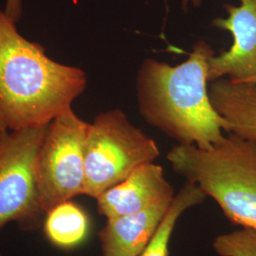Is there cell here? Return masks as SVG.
I'll list each match as a JSON object with an SVG mask.
<instances>
[{"label":"cell","instance_id":"15","mask_svg":"<svg viewBox=\"0 0 256 256\" xmlns=\"http://www.w3.org/2000/svg\"><path fill=\"white\" fill-rule=\"evenodd\" d=\"M202 0H182V8L184 10L188 9L189 7L192 8H198L202 5Z\"/></svg>","mask_w":256,"mask_h":256},{"label":"cell","instance_id":"12","mask_svg":"<svg viewBox=\"0 0 256 256\" xmlns=\"http://www.w3.org/2000/svg\"><path fill=\"white\" fill-rule=\"evenodd\" d=\"M208 196L192 182L185 183L176 194L173 202L155 236L146 250L138 256H169V246L176 222L185 212L198 206Z\"/></svg>","mask_w":256,"mask_h":256},{"label":"cell","instance_id":"2","mask_svg":"<svg viewBox=\"0 0 256 256\" xmlns=\"http://www.w3.org/2000/svg\"><path fill=\"white\" fill-rule=\"evenodd\" d=\"M212 55L210 44L198 41L180 64L146 58L138 70L136 97L140 116L178 144L207 149L225 137L226 122L214 108L208 86Z\"/></svg>","mask_w":256,"mask_h":256},{"label":"cell","instance_id":"13","mask_svg":"<svg viewBox=\"0 0 256 256\" xmlns=\"http://www.w3.org/2000/svg\"><path fill=\"white\" fill-rule=\"evenodd\" d=\"M220 256H256V229H241L218 236L212 242Z\"/></svg>","mask_w":256,"mask_h":256},{"label":"cell","instance_id":"8","mask_svg":"<svg viewBox=\"0 0 256 256\" xmlns=\"http://www.w3.org/2000/svg\"><path fill=\"white\" fill-rule=\"evenodd\" d=\"M174 188L166 180L162 166L150 162L96 198L98 212L106 220L144 210L174 200Z\"/></svg>","mask_w":256,"mask_h":256},{"label":"cell","instance_id":"3","mask_svg":"<svg viewBox=\"0 0 256 256\" xmlns=\"http://www.w3.org/2000/svg\"><path fill=\"white\" fill-rule=\"evenodd\" d=\"M174 173L198 186L232 224L256 229V142L229 133L207 149L178 144L166 156Z\"/></svg>","mask_w":256,"mask_h":256},{"label":"cell","instance_id":"7","mask_svg":"<svg viewBox=\"0 0 256 256\" xmlns=\"http://www.w3.org/2000/svg\"><path fill=\"white\" fill-rule=\"evenodd\" d=\"M239 1V6L224 5L227 18L212 20V27L229 32L234 41L228 50L209 59L210 82L221 78L252 82L256 78V0Z\"/></svg>","mask_w":256,"mask_h":256},{"label":"cell","instance_id":"10","mask_svg":"<svg viewBox=\"0 0 256 256\" xmlns=\"http://www.w3.org/2000/svg\"><path fill=\"white\" fill-rule=\"evenodd\" d=\"M212 106L226 122L225 132L256 142V84L221 78L210 82Z\"/></svg>","mask_w":256,"mask_h":256},{"label":"cell","instance_id":"17","mask_svg":"<svg viewBox=\"0 0 256 256\" xmlns=\"http://www.w3.org/2000/svg\"><path fill=\"white\" fill-rule=\"evenodd\" d=\"M0 256H3V254H1V252H0Z\"/></svg>","mask_w":256,"mask_h":256},{"label":"cell","instance_id":"11","mask_svg":"<svg viewBox=\"0 0 256 256\" xmlns=\"http://www.w3.org/2000/svg\"><path fill=\"white\" fill-rule=\"evenodd\" d=\"M45 216V236L54 247L72 250L80 246L88 236L90 218L86 212L72 200L57 204Z\"/></svg>","mask_w":256,"mask_h":256},{"label":"cell","instance_id":"9","mask_svg":"<svg viewBox=\"0 0 256 256\" xmlns=\"http://www.w3.org/2000/svg\"><path fill=\"white\" fill-rule=\"evenodd\" d=\"M172 202L106 220L98 232L102 256H140L155 236Z\"/></svg>","mask_w":256,"mask_h":256},{"label":"cell","instance_id":"1","mask_svg":"<svg viewBox=\"0 0 256 256\" xmlns=\"http://www.w3.org/2000/svg\"><path fill=\"white\" fill-rule=\"evenodd\" d=\"M80 68L55 62L0 10V132L46 126L86 88Z\"/></svg>","mask_w":256,"mask_h":256},{"label":"cell","instance_id":"14","mask_svg":"<svg viewBox=\"0 0 256 256\" xmlns=\"http://www.w3.org/2000/svg\"><path fill=\"white\" fill-rule=\"evenodd\" d=\"M4 10L18 22L23 14V0H6Z\"/></svg>","mask_w":256,"mask_h":256},{"label":"cell","instance_id":"16","mask_svg":"<svg viewBox=\"0 0 256 256\" xmlns=\"http://www.w3.org/2000/svg\"><path fill=\"white\" fill-rule=\"evenodd\" d=\"M252 84H256V78L254 80V81H252Z\"/></svg>","mask_w":256,"mask_h":256},{"label":"cell","instance_id":"5","mask_svg":"<svg viewBox=\"0 0 256 256\" xmlns=\"http://www.w3.org/2000/svg\"><path fill=\"white\" fill-rule=\"evenodd\" d=\"M46 126L0 132V229L12 222L36 229L45 216L37 160Z\"/></svg>","mask_w":256,"mask_h":256},{"label":"cell","instance_id":"6","mask_svg":"<svg viewBox=\"0 0 256 256\" xmlns=\"http://www.w3.org/2000/svg\"><path fill=\"white\" fill-rule=\"evenodd\" d=\"M72 108L52 120L37 160V182L45 216L57 204L84 194V146L90 128Z\"/></svg>","mask_w":256,"mask_h":256},{"label":"cell","instance_id":"4","mask_svg":"<svg viewBox=\"0 0 256 256\" xmlns=\"http://www.w3.org/2000/svg\"><path fill=\"white\" fill-rule=\"evenodd\" d=\"M158 156L155 140L135 126L122 110L102 112L90 124L86 135L82 194L96 200Z\"/></svg>","mask_w":256,"mask_h":256}]
</instances>
